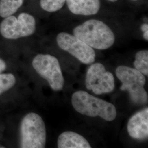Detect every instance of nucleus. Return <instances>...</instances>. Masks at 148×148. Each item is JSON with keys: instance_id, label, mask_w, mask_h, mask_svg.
I'll return each mask as SVG.
<instances>
[{"instance_id": "obj_4", "label": "nucleus", "mask_w": 148, "mask_h": 148, "mask_svg": "<svg viewBox=\"0 0 148 148\" xmlns=\"http://www.w3.org/2000/svg\"><path fill=\"white\" fill-rule=\"evenodd\" d=\"M116 75L122 82L120 90L128 92L133 103L138 105L148 103V93L144 88L146 79L143 74L135 68L121 65L116 69Z\"/></svg>"}, {"instance_id": "obj_7", "label": "nucleus", "mask_w": 148, "mask_h": 148, "mask_svg": "<svg viewBox=\"0 0 148 148\" xmlns=\"http://www.w3.org/2000/svg\"><path fill=\"white\" fill-rule=\"evenodd\" d=\"M85 85L88 90H92L95 95L108 93L115 88V79L102 64L97 63L91 65L88 69Z\"/></svg>"}, {"instance_id": "obj_13", "label": "nucleus", "mask_w": 148, "mask_h": 148, "mask_svg": "<svg viewBox=\"0 0 148 148\" xmlns=\"http://www.w3.org/2000/svg\"><path fill=\"white\" fill-rule=\"evenodd\" d=\"M135 69L142 74L148 75V51L142 50L138 52L135 56V60L133 63Z\"/></svg>"}, {"instance_id": "obj_9", "label": "nucleus", "mask_w": 148, "mask_h": 148, "mask_svg": "<svg viewBox=\"0 0 148 148\" xmlns=\"http://www.w3.org/2000/svg\"><path fill=\"white\" fill-rule=\"evenodd\" d=\"M127 131L131 137L144 140L148 137V108L138 111L128 122Z\"/></svg>"}, {"instance_id": "obj_2", "label": "nucleus", "mask_w": 148, "mask_h": 148, "mask_svg": "<svg viewBox=\"0 0 148 148\" xmlns=\"http://www.w3.org/2000/svg\"><path fill=\"white\" fill-rule=\"evenodd\" d=\"M71 104L76 111L87 116H99L108 121H112L116 117L115 106L84 90L74 93Z\"/></svg>"}, {"instance_id": "obj_15", "label": "nucleus", "mask_w": 148, "mask_h": 148, "mask_svg": "<svg viewBox=\"0 0 148 148\" xmlns=\"http://www.w3.org/2000/svg\"><path fill=\"white\" fill-rule=\"evenodd\" d=\"M66 0H40V5L43 10L54 12L63 7Z\"/></svg>"}, {"instance_id": "obj_8", "label": "nucleus", "mask_w": 148, "mask_h": 148, "mask_svg": "<svg viewBox=\"0 0 148 148\" xmlns=\"http://www.w3.org/2000/svg\"><path fill=\"white\" fill-rule=\"evenodd\" d=\"M57 42L62 49L69 52L81 63L90 64L95 62V53L93 48L75 36L60 32L57 36Z\"/></svg>"}, {"instance_id": "obj_11", "label": "nucleus", "mask_w": 148, "mask_h": 148, "mask_svg": "<svg viewBox=\"0 0 148 148\" xmlns=\"http://www.w3.org/2000/svg\"><path fill=\"white\" fill-rule=\"evenodd\" d=\"M59 148H90L88 140L77 133L66 131L61 133L58 138Z\"/></svg>"}, {"instance_id": "obj_16", "label": "nucleus", "mask_w": 148, "mask_h": 148, "mask_svg": "<svg viewBox=\"0 0 148 148\" xmlns=\"http://www.w3.org/2000/svg\"><path fill=\"white\" fill-rule=\"evenodd\" d=\"M7 68V65L5 62L0 58V74L2 73L3 71H5Z\"/></svg>"}, {"instance_id": "obj_12", "label": "nucleus", "mask_w": 148, "mask_h": 148, "mask_svg": "<svg viewBox=\"0 0 148 148\" xmlns=\"http://www.w3.org/2000/svg\"><path fill=\"white\" fill-rule=\"evenodd\" d=\"M24 0H0V16L5 18L15 13L23 3Z\"/></svg>"}, {"instance_id": "obj_17", "label": "nucleus", "mask_w": 148, "mask_h": 148, "mask_svg": "<svg viewBox=\"0 0 148 148\" xmlns=\"http://www.w3.org/2000/svg\"><path fill=\"white\" fill-rule=\"evenodd\" d=\"M141 30L143 32H148V24H143L141 27Z\"/></svg>"}, {"instance_id": "obj_18", "label": "nucleus", "mask_w": 148, "mask_h": 148, "mask_svg": "<svg viewBox=\"0 0 148 148\" xmlns=\"http://www.w3.org/2000/svg\"><path fill=\"white\" fill-rule=\"evenodd\" d=\"M109 1H111V2H116L117 0H108Z\"/></svg>"}, {"instance_id": "obj_5", "label": "nucleus", "mask_w": 148, "mask_h": 148, "mask_svg": "<svg viewBox=\"0 0 148 148\" xmlns=\"http://www.w3.org/2000/svg\"><path fill=\"white\" fill-rule=\"evenodd\" d=\"M34 69L41 77L47 80L55 91L63 90L64 79L58 60L50 54H40L32 60Z\"/></svg>"}, {"instance_id": "obj_19", "label": "nucleus", "mask_w": 148, "mask_h": 148, "mask_svg": "<svg viewBox=\"0 0 148 148\" xmlns=\"http://www.w3.org/2000/svg\"><path fill=\"white\" fill-rule=\"evenodd\" d=\"M132 1H137V0H132Z\"/></svg>"}, {"instance_id": "obj_1", "label": "nucleus", "mask_w": 148, "mask_h": 148, "mask_svg": "<svg viewBox=\"0 0 148 148\" xmlns=\"http://www.w3.org/2000/svg\"><path fill=\"white\" fill-rule=\"evenodd\" d=\"M74 35L92 48L106 49L115 42V35L104 22L90 19L75 27Z\"/></svg>"}, {"instance_id": "obj_6", "label": "nucleus", "mask_w": 148, "mask_h": 148, "mask_svg": "<svg viewBox=\"0 0 148 148\" xmlns=\"http://www.w3.org/2000/svg\"><path fill=\"white\" fill-rule=\"evenodd\" d=\"M36 30V21L33 16L21 13L18 18L5 17L0 24V32L7 39L16 40L32 35Z\"/></svg>"}, {"instance_id": "obj_14", "label": "nucleus", "mask_w": 148, "mask_h": 148, "mask_svg": "<svg viewBox=\"0 0 148 148\" xmlns=\"http://www.w3.org/2000/svg\"><path fill=\"white\" fill-rule=\"evenodd\" d=\"M16 79L12 74H0V95L10 90L16 84Z\"/></svg>"}, {"instance_id": "obj_3", "label": "nucleus", "mask_w": 148, "mask_h": 148, "mask_svg": "<svg viewBox=\"0 0 148 148\" xmlns=\"http://www.w3.org/2000/svg\"><path fill=\"white\" fill-rule=\"evenodd\" d=\"M46 142V130L42 118L30 112L21 120L20 127V147L43 148Z\"/></svg>"}, {"instance_id": "obj_10", "label": "nucleus", "mask_w": 148, "mask_h": 148, "mask_svg": "<svg viewBox=\"0 0 148 148\" xmlns=\"http://www.w3.org/2000/svg\"><path fill=\"white\" fill-rule=\"evenodd\" d=\"M70 12L76 15L92 16L100 9L99 0H66Z\"/></svg>"}]
</instances>
